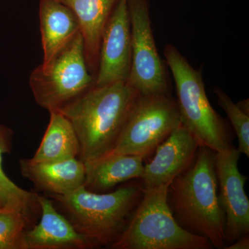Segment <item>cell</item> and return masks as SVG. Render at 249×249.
<instances>
[{
  "label": "cell",
  "instance_id": "6da1fadb",
  "mask_svg": "<svg viewBox=\"0 0 249 249\" xmlns=\"http://www.w3.org/2000/svg\"><path fill=\"white\" fill-rule=\"evenodd\" d=\"M140 94L126 82L95 86L58 109L71 122L83 162L112 151Z\"/></svg>",
  "mask_w": 249,
  "mask_h": 249
},
{
  "label": "cell",
  "instance_id": "7a4b0ae2",
  "mask_svg": "<svg viewBox=\"0 0 249 249\" xmlns=\"http://www.w3.org/2000/svg\"><path fill=\"white\" fill-rule=\"evenodd\" d=\"M215 152L200 145L191 166L168 187V203L180 227L224 249L225 214L218 198Z\"/></svg>",
  "mask_w": 249,
  "mask_h": 249
},
{
  "label": "cell",
  "instance_id": "3957f363",
  "mask_svg": "<svg viewBox=\"0 0 249 249\" xmlns=\"http://www.w3.org/2000/svg\"><path fill=\"white\" fill-rule=\"evenodd\" d=\"M143 191L142 182H134L111 193H93L82 186L69 194L48 196L78 232L99 247H110L125 229Z\"/></svg>",
  "mask_w": 249,
  "mask_h": 249
},
{
  "label": "cell",
  "instance_id": "277c9868",
  "mask_svg": "<svg viewBox=\"0 0 249 249\" xmlns=\"http://www.w3.org/2000/svg\"><path fill=\"white\" fill-rule=\"evenodd\" d=\"M169 184L144 188L125 229L110 246L114 249H211L204 237L191 233L175 220L168 203Z\"/></svg>",
  "mask_w": 249,
  "mask_h": 249
},
{
  "label": "cell",
  "instance_id": "5b68a950",
  "mask_svg": "<svg viewBox=\"0 0 249 249\" xmlns=\"http://www.w3.org/2000/svg\"><path fill=\"white\" fill-rule=\"evenodd\" d=\"M175 86L181 124L203 145L214 152L232 147L227 125L206 96L201 70L192 66L175 46L164 49Z\"/></svg>",
  "mask_w": 249,
  "mask_h": 249
},
{
  "label": "cell",
  "instance_id": "8992f818",
  "mask_svg": "<svg viewBox=\"0 0 249 249\" xmlns=\"http://www.w3.org/2000/svg\"><path fill=\"white\" fill-rule=\"evenodd\" d=\"M94 83L80 32L48 64L34 69L29 77L36 103L49 111L61 109L92 88Z\"/></svg>",
  "mask_w": 249,
  "mask_h": 249
},
{
  "label": "cell",
  "instance_id": "52a82bcc",
  "mask_svg": "<svg viewBox=\"0 0 249 249\" xmlns=\"http://www.w3.org/2000/svg\"><path fill=\"white\" fill-rule=\"evenodd\" d=\"M181 124L178 103L169 93L140 95L109 153L138 156L145 160Z\"/></svg>",
  "mask_w": 249,
  "mask_h": 249
},
{
  "label": "cell",
  "instance_id": "ba28073f",
  "mask_svg": "<svg viewBox=\"0 0 249 249\" xmlns=\"http://www.w3.org/2000/svg\"><path fill=\"white\" fill-rule=\"evenodd\" d=\"M127 2L132 38V65L127 83L141 96L169 93L152 31L149 0Z\"/></svg>",
  "mask_w": 249,
  "mask_h": 249
},
{
  "label": "cell",
  "instance_id": "9c48e42d",
  "mask_svg": "<svg viewBox=\"0 0 249 249\" xmlns=\"http://www.w3.org/2000/svg\"><path fill=\"white\" fill-rule=\"evenodd\" d=\"M240 155L233 147L214 155L218 198L225 214L226 246L249 233V200L245 191L249 178L238 169Z\"/></svg>",
  "mask_w": 249,
  "mask_h": 249
},
{
  "label": "cell",
  "instance_id": "30bf717a",
  "mask_svg": "<svg viewBox=\"0 0 249 249\" xmlns=\"http://www.w3.org/2000/svg\"><path fill=\"white\" fill-rule=\"evenodd\" d=\"M132 65V38L127 0H119L101 39L95 86L128 80Z\"/></svg>",
  "mask_w": 249,
  "mask_h": 249
},
{
  "label": "cell",
  "instance_id": "8fae6325",
  "mask_svg": "<svg viewBox=\"0 0 249 249\" xmlns=\"http://www.w3.org/2000/svg\"><path fill=\"white\" fill-rule=\"evenodd\" d=\"M199 146L196 137L180 124L157 147L151 161L144 165L141 179L143 188L169 184L191 166Z\"/></svg>",
  "mask_w": 249,
  "mask_h": 249
},
{
  "label": "cell",
  "instance_id": "7c38bea8",
  "mask_svg": "<svg viewBox=\"0 0 249 249\" xmlns=\"http://www.w3.org/2000/svg\"><path fill=\"white\" fill-rule=\"evenodd\" d=\"M40 221L26 232L28 249H88L99 247L95 241L80 233L54 202L37 193Z\"/></svg>",
  "mask_w": 249,
  "mask_h": 249
},
{
  "label": "cell",
  "instance_id": "4fadbf2b",
  "mask_svg": "<svg viewBox=\"0 0 249 249\" xmlns=\"http://www.w3.org/2000/svg\"><path fill=\"white\" fill-rule=\"evenodd\" d=\"M19 168L23 177L48 195L63 196L84 186L85 163L78 158L53 162L22 159Z\"/></svg>",
  "mask_w": 249,
  "mask_h": 249
},
{
  "label": "cell",
  "instance_id": "5bb4252c",
  "mask_svg": "<svg viewBox=\"0 0 249 249\" xmlns=\"http://www.w3.org/2000/svg\"><path fill=\"white\" fill-rule=\"evenodd\" d=\"M71 9L78 19L85 58L91 74L97 73L105 27L119 0H57Z\"/></svg>",
  "mask_w": 249,
  "mask_h": 249
},
{
  "label": "cell",
  "instance_id": "9a60e30c",
  "mask_svg": "<svg viewBox=\"0 0 249 249\" xmlns=\"http://www.w3.org/2000/svg\"><path fill=\"white\" fill-rule=\"evenodd\" d=\"M39 19L43 62L47 65L80 33L71 10L57 0H40Z\"/></svg>",
  "mask_w": 249,
  "mask_h": 249
},
{
  "label": "cell",
  "instance_id": "2e32d148",
  "mask_svg": "<svg viewBox=\"0 0 249 249\" xmlns=\"http://www.w3.org/2000/svg\"><path fill=\"white\" fill-rule=\"evenodd\" d=\"M143 160L138 156L109 153L85 162L84 187L93 193H103L116 185L132 179H142Z\"/></svg>",
  "mask_w": 249,
  "mask_h": 249
},
{
  "label": "cell",
  "instance_id": "e0dca14e",
  "mask_svg": "<svg viewBox=\"0 0 249 249\" xmlns=\"http://www.w3.org/2000/svg\"><path fill=\"white\" fill-rule=\"evenodd\" d=\"M45 135L32 158L34 162H53L78 158L79 142L76 132L66 116L52 110Z\"/></svg>",
  "mask_w": 249,
  "mask_h": 249
},
{
  "label": "cell",
  "instance_id": "ac0fdd59",
  "mask_svg": "<svg viewBox=\"0 0 249 249\" xmlns=\"http://www.w3.org/2000/svg\"><path fill=\"white\" fill-rule=\"evenodd\" d=\"M12 139V130L0 124V204L4 209L14 210L22 213L33 227L40 216L37 193L19 188L3 170L2 155L11 152Z\"/></svg>",
  "mask_w": 249,
  "mask_h": 249
},
{
  "label": "cell",
  "instance_id": "d6986e66",
  "mask_svg": "<svg viewBox=\"0 0 249 249\" xmlns=\"http://www.w3.org/2000/svg\"><path fill=\"white\" fill-rule=\"evenodd\" d=\"M219 106L224 109L231 123L238 139L237 150L241 154L249 157V101L235 104L225 91L220 88L214 89Z\"/></svg>",
  "mask_w": 249,
  "mask_h": 249
},
{
  "label": "cell",
  "instance_id": "ffe728a7",
  "mask_svg": "<svg viewBox=\"0 0 249 249\" xmlns=\"http://www.w3.org/2000/svg\"><path fill=\"white\" fill-rule=\"evenodd\" d=\"M31 228L22 213L2 208L0 212V249H28L25 234Z\"/></svg>",
  "mask_w": 249,
  "mask_h": 249
},
{
  "label": "cell",
  "instance_id": "44dd1931",
  "mask_svg": "<svg viewBox=\"0 0 249 249\" xmlns=\"http://www.w3.org/2000/svg\"><path fill=\"white\" fill-rule=\"evenodd\" d=\"M224 249H249V236L246 235L242 236L235 242L230 244V245L226 246Z\"/></svg>",
  "mask_w": 249,
  "mask_h": 249
},
{
  "label": "cell",
  "instance_id": "7402d4cb",
  "mask_svg": "<svg viewBox=\"0 0 249 249\" xmlns=\"http://www.w3.org/2000/svg\"><path fill=\"white\" fill-rule=\"evenodd\" d=\"M1 209H2V206H1V204H0V212H1Z\"/></svg>",
  "mask_w": 249,
  "mask_h": 249
}]
</instances>
